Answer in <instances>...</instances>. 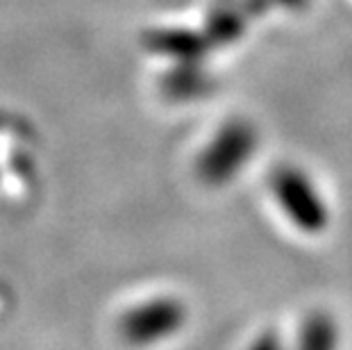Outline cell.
<instances>
[{
	"label": "cell",
	"mask_w": 352,
	"mask_h": 350,
	"mask_svg": "<svg viewBox=\"0 0 352 350\" xmlns=\"http://www.w3.org/2000/svg\"><path fill=\"white\" fill-rule=\"evenodd\" d=\"M248 350H287V346H284L280 334L273 332V330H266L252 341V344L248 346Z\"/></svg>",
	"instance_id": "cell-5"
},
{
	"label": "cell",
	"mask_w": 352,
	"mask_h": 350,
	"mask_svg": "<svg viewBox=\"0 0 352 350\" xmlns=\"http://www.w3.org/2000/svg\"><path fill=\"white\" fill-rule=\"evenodd\" d=\"M184 321V305L175 298L160 296L127 309L118 321V332L132 346H151L177 334Z\"/></svg>",
	"instance_id": "cell-3"
},
{
	"label": "cell",
	"mask_w": 352,
	"mask_h": 350,
	"mask_svg": "<svg viewBox=\"0 0 352 350\" xmlns=\"http://www.w3.org/2000/svg\"><path fill=\"white\" fill-rule=\"evenodd\" d=\"M259 137L254 125L243 118H232L223 123L219 132L200 153L196 171L198 177L209 187H221L236 177L257 151Z\"/></svg>",
	"instance_id": "cell-2"
},
{
	"label": "cell",
	"mask_w": 352,
	"mask_h": 350,
	"mask_svg": "<svg viewBox=\"0 0 352 350\" xmlns=\"http://www.w3.org/2000/svg\"><path fill=\"white\" fill-rule=\"evenodd\" d=\"M271 189L277 207L289 223L305 234H320L329 226V207L323 193L302 168L282 164L273 171Z\"/></svg>",
	"instance_id": "cell-1"
},
{
	"label": "cell",
	"mask_w": 352,
	"mask_h": 350,
	"mask_svg": "<svg viewBox=\"0 0 352 350\" xmlns=\"http://www.w3.org/2000/svg\"><path fill=\"white\" fill-rule=\"evenodd\" d=\"M291 350H339V325L327 311H311L302 318Z\"/></svg>",
	"instance_id": "cell-4"
}]
</instances>
